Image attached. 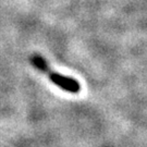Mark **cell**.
Masks as SVG:
<instances>
[{
    "label": "cell",
    "instance_id": "6da1fadb",
    "mask_svg": "<svg viewBox=\"0 0 147 147\" xmlns=\"http://www.w3.org/2000/svg\"><path fill=\"white\" fill-rule=\"evenodd\" d=\"M31 61L32 64L35 68L38 69L39 71H42V73L47 74L53 84L59 86L61 89L65 90V92H69V93H73V94H76V93L80 92L81 85H80V83L76 80L65 76V75H62L60 73H57L53 70H50L48 63L45 61V59L42 58L40 55H33L31 57Z\"/></svg>",
    "mask_w": 147,
    "mask_h": 147
}]
</instances>
